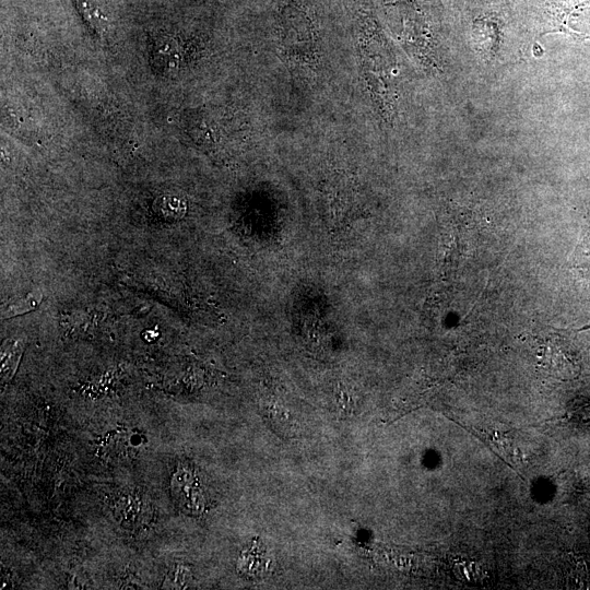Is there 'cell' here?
<instances>
[{
	"label": "cell",
	"instance_id": "1",
	"mask_svg": "<svg viewBox=\"0 0 590 590\" xmlns=\"http://www.w3.org/2000/svg\"><path fill=\"white\" fill-rule=\"evenodd\" d=\"M76 8L84 22L99 36L108 28V21L96 0H75Z\"/></svg>",
	"mask_w": 590,
	"mask_h": 590
},
{
	"label": "cell",
	"instance_id": "2",
	"mask_svg": "<svg viewBox=\"0 0 590 590\" xmlns=\"http://www.w3.org/2000/svg\"><path fill=\"white\" fill-rule=\"evenodd\" d=\"M24 350L21 340L7 342L1 351V382H8L14 375Z\"/></svg>",
	"mask_w": 590,
	"mask_h": 590
},
{
	"label": "cell",
	"instance_id": "3",
	"mask_svg": "<svg viewBox=\"0 0 590 590\" xmlns=\"http://www.w3.org/2000/svg\"><path fill=\"white\" fill-rule=\"evenodd\" d=\"M177 45L172 37H161L155 43V64H162L161 68L164 70H172L176 67L179 55L177 51Z\"/></svg>",
	"mask_w": 590,
	"mask_h": 590
},
{
	"label": "cell",
	"instance_id": "4",
	"mask_svg": "<svg viewBox=\"0 0 590 590\" xmlns=\"http://www.w3.org/2000/svg\"><path fill=\"white\" fill-rule=\"evenodd\" d=\"M573 264L578 272L590 279V232H585L577 245Z\"/></svg>",
	"mask_w": 590,
	"mask_h": 590
},
{
	"label": "cell",
	"instance_id": "5",
	"mask_svg": "<svg viewBox=\"0 0 590 590\" xmlns=\"http://www.w3.org/2000/svg\"><path fill=\"white\" fill-rule=\"evenodd\" d=\"M43 294L40 291H34L28 294L25 298L16 302L15 304L8 307L2 312V319H8L23 315L34 310L42 302Z\"/></svg>",
	"mask_w": 590,
	"mask_h": 590
}]
</instances>
